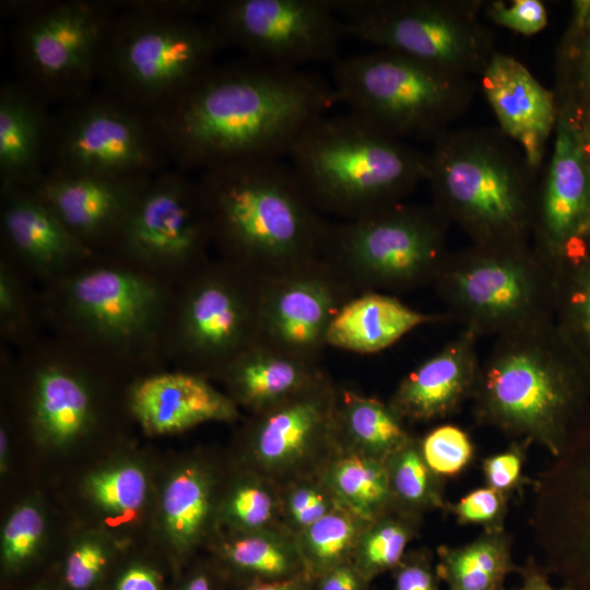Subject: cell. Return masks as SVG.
Returning <instances> with one entry per match:
<instances>
[{"mask_svg": "<svg viewBox=\"0 0 590 590\" xmlns=\"http://www.w3.org/2000/svg\"><path fill=\"white\" fill-rule=\"evenodd\" d=\"M337 104L331 84L302 69L250 58L213 66L151 114L172 166L191 174L287 157L299 137Z\"/></svg>", "mask_w": 590, "mask_h": 590, "instance_id": "obj_1", "label": "cell"}, {"mask_svg": "<svg viewBox=\"0 0 590 590\" xmlns=\"http://www.w3.org/2000/svg\"><path fill=\"white\" fill-rule=\"evenodd\" d=\"M174 290L107 252L39 286L47 332L131 378L165 369Z\"/></svg>", "mask_w": 590, "mask_h": 590, "instance_id": "obj_2", "label": "cell"}, {"mask_svg": "<svg viewBox=\"0 0 590 590\" xmlns=\"http://www.w3.org/2000/svg\"><path fill=\"white\" fill-rule=\"evenodd\" d=\"M197 181L216 257L260 279L321 258L330 222L283 158L212 167Z\"/></svg>", "mask_w": 590, "mask_h": 590, "instance_id": "obj_3", "label": "cell"}, {"mask_svg": "<svg viewBox=\"0 0 590 590\" xmlns=\"http://www.w3.org/2000/svg\"><path fill=\"white\" fill-rule=\"evenodd\" d=\"M471 400L479 424L556 458L590 403V371L548 320L495 339Z\"/></svg>", "mask_w": 590, "mask_h": 590, "instance_id": "obj_4", "label": "cell"}, {"mask_svg": "<svg viewBox=\"0 0 590 590\" xmlns=\"http://www.w3.org/2000/svg\"><path fill=\"white\" fill-rule=\"evenodd\" d=\"M287 158L314 206L339 221L404 202L427 176V153L347 110L316 120Z\"/></svg>", "mask_w": 590, "mask_h": 590, "instance_id": "obj_5", "label": "cell"}, {"mask_svg": "<svg viewBox=\"0 0 590 590\" xmlns=\"http://www.w3.org/2000/svg\"><path fill=\"white\" fill-rule=\"evenodd\" d=\"M538 178L499 128H450L427 153L432 204L471 244L529 243Z\"/></svg>", "mask_w": 590, "mask_h": 590, "instance_id": "obj_6", "label": "cell"}, {"mask_svg": "<svg viewBox=\"0 0 590 590\" xmlns=\"http://www.w3.org/2000/svg\"><path fill=\"white\" fill-rule=\"evenodd\" d=\"M211 5L205 0L117 4L99 64L104 88L150 114L174 102L226 47L213 23L199 17Z\"/></svg>", "mask_w": 590, "mask_h": 590, "instance_id": "obj_7", "label": "cell"}, {"mask_svg": "<svg viewBox=\"0 0 590 590\" xmlns=\"http://www.w3.org/2000/svg\"><path fill=\"white\" fill-rule=\"evenodd\" d=\"M331 87L337 104L389 134L433 141L471 106L472 78L376 48L338 57Z\"/></svg>", "mask_w": 590, "mask_h": 590, "instance_id": "obj_8", "label": "cell"}, {"mask_svg": "<svg viewBox=\"0 0 590 590\" xmlns=\"http://www.w3.org/2000/svg\"><path fill=\"white\" fill-rule=\"evenodd\" d=\"M433 285L451 320L477 338L554 320L552 264L529 243L450 251Z\"/></svg>", "mask_w": 590, "mask_h": 590, "instance_id": "obj_9", "label": "cell"}, {"mask_svg": "<svg viewBox=\"0 0 590 590\" xmlns=\"http://www.w3.org/2000/svg\"><path fill=\"white\" fill-rule=\"evenodd\" d=\"M448 220L433 204L401 202L328 228L321 258L357 293L433 285L450 250Z\"/></svg>", "mask_w": 590, "mask_h": 590, "instance_id": "obj_10", "label": "cell"}, {"mask_svg": "<svg viewBox=\"0 0 590 590\" xmlns=\"http://www.w3.org/2000/svg\"><path fill=\"white\" fill-rule=\"evenodd\" d=\"M4 4L14 17L11 43L20 82L47 105H64L91 93L116 4L92 0Z\"/></svg>", "mask_w": 590, "mask_h": 590, "instance_id": "obj_11", "label": "cell"}, {"mask_svg": "<svg viewBox=\"0 0 590 590\" xmlns=\"http://www.w3.org/2000/svg\"><path fill=\"white\" fill-rule=\"evenodd\" d=\"M261 279L219 257L175 285L164 358L172 368L216 380L257 343Z\"/></svg>", "mask_w": 590, "mask_h": 590, "instance_id": "obj_12", "label": "cell"}, {"mask_svg": "<svg viewBox=\"0 0 590 590\" xmlns=\"http://www.w3.org/2000/svg\"><path fill=\"white\" fill-rule=\"evenodd\" d=\"M0 359L19 386L30 434L52 449L93 433L104 415L107 386L127 376L49 332L15 351L0 344Z\"/></svg>", "mask_w": 590, "mask_h": 590, "instance_id": "obj_13", "label": "cell"}, {"mask_svg": "<svg viewBox=\"0 0 590 590\" xmlns=\"http://www.w3.org/2000/svg\"><path fill=\"white\" fill-rule=\"evenodd\" d=\"M346 33L436 68L479 76L497 51L481 0L330 1Z\"/></svg>", "mask_w": 590, "mask_h": 590, "instance_id": "obj_14", "label": "cell"}, {"mask_svg": "<svg viewBox=\"0 0 590 590\" xmlns=\"http://www.w3.org/2000/svg\"><path fill=\"white\" fill-rule=\"evenodd\" d=\"M170 162L153 117L103 88L52 114L47 172L154 176Z\"/></svg>", "mask_w": 590, "mask_h": 590, "instance_id": "obj_15", "label": "cell"}, {"mask_svg": "<svg viewBox=\"0 0 590 590\" xmlns=\"http://www.w3.org/2000/svg\"><path fill=\"white\" fill-rule=\"evenodd\" d=\"M212 249L197 178L172 166L150 179L106 252L177 285L212 259Z\"/></svg>", "mask_w": 590, "mask_h": 590, "instance_id": "obj_16", "label": "cell"}, {"mask_svg": "<svg viewBox=\"0 0 590 590\" xmlns=\"http://www.w3.org/2000/svg\"><path fill=\"white\" fill-rule=\"evenodd\" d=\"M337 384L326 371L292 397L250 413L239 435V467L279 487L318 475L340 450Z\"/></svg>", "mask_w": 590, "mask_h": 590, "instance_id": "obj_17", "label": "cell"}, {"mask_svg": "<svg viewBox=\"0 0 590 590\" xmlns=\"http://www.w3.org/2000/svg\"><path fill=\"white\" fill-rule=\"evenodd\" d=\"M209 20L225 46L239 48L247 58L292 69L335 60L347 35L343 19L324 0L215 1Z\"/></svg>", "mask_w": 590, "mask_h": 590, "instance_id": "obj_18", "label": "cell"}, {"mask_svg": "<svg viewBox=\"0 0 590 590\" xmlns=\"http://www.w3.org/2000/svg\"><path fill=\"white\" fill-rule=\"evenodd\" d=\"M533 485L530 524L543 566L573 590H590V404Z\"/></svg>", "mask_w": 590, "mask_h": 590, "instance_id": "obj_19", "label": "cell"}, {"mask_svg": "<svg viewBox=\"0 0 590 590\" xmlns=\"http://www.w3.org/2000/svg\"><path fill=\"white\" fill-rule=\"evenodd\" d=\"M356 295L322 258L261 279L257 342L320 363L333 319Z\"/></svg>", "mask_w": 590, "mask_h": 590, "instance_id": "obj_20", "label": "cell"}, {"mask_svg": "<svg viewBox=\"0 0 590 590\" xmlns=\"http://www.w3.org/2000/svg\"><path fill=\"white\" fill-rule=\"evenodd\" d=\"M590 196V155L573 110L557 103L546 170L538 180L533 247L552 263L578 236Z\"/></svg>", "mask_w": 590, "mask_h": 590, "instance_id": "obj_21", "label": "cell"}, {"mask_svg": "<svg viewBox=\"0 0 590 590\" xmlns=\"http://www.w3.org/2000/svg\"><path fill=\"white\" fill-rule=\"evenodd\" d=\"M3 255L38 286L76 269L97 251L79 240L32 190L0 187Z\"/></svg>", "mask_w": 590, "mask_h": 590, "instance_id": "obj_22", "label": "cell"}, {"mask_svg": "<svg viewBox=\"0 0 590 590\" xmlns=\"http://www.w3.org/2000/svg\"><path fill=\"white\" fill-rule=\"evenodd\" d=\"M152 177L48 172L31 189L79 240L106 252Z\"/></svg>", "mask_w": 590, "mask_h": 590, "instance_id": "obj_23", "label": "cell"}, {"mask_svg": "<svg viewBox=\"0 0 590 590\" xmlns=\"http://www.w3.org/2000/svg\"><path fill=\"white\" fill-rule=\"evenodd\" d=\"M127 408L151 436L178 434L209 422L233 423L240 416L236 403L210 379L174 368L132 378Z\"/></svg>", "mask_w": 590, "mask_h": 590, "instance_id": "obj_24", "label": "cell"}, {"mask_svg": "<svg viewBox=\"0 0 590 590\" xmlns=\"http://www.w3.org/2000/svg\"><path fill=\"white\" fill-rule=\"evenodd\" d=\"M477 78L498 128L521 150L530 169L540 177L557 121L555 93L519 60L498 50Z\"/></svg>", "mask_w": 590, "mask_h": 590, "instance_id": "obj_25", "label": "cell"}, {"mask_svg": "<svg viewBox=\"0 0 590 590\" xmlns=\"http://www.w3.org/2000/svg\"><path fill=\"white\" fill-rule=\"evenodd\" d=\"M480 338L462 331L438 352L408 373L388 400L404 421L426 423L452 415L475 388L480 368Z\"/></svg>", "mask_w": 590, "mask_h": 590, "instance_id": "obj_26", "label": "cell"}, {"mask_svg": "<svg viewBox=\"0 0 590 590\" xmlns=\"http://www.w3.org/2000/svg\"><path fill=\"white\" fill-rule=\"evenodd\" d=\"M223 482L201 458L180 462L165 481L160 521L175 573L217 532V507Z\"/></svg>", "mask_w": 590, "mask_h": 590, "instance_id": "obj_27", "label": "cell"}, {"mask_svg": "<svg viewBox=\"0 0 590 590\" xmlns=\"http://www.w3.org/2000/svg\"><path fill=\"white\" fill-rule=\"evenodd\" d=\"M52 114L20 81L0 90V187L33 188L46 174Z\"/></svg>", "mask_w": 590, "mask_h": 590, "instance_id": "obj_28", "label": "cell"}, {"mask_svg": "<svg viewBox=\"0 0 590 590\" xmlns=\"http://www.w3.org/2000/svg\"><path fill=\"white\" fill-rule=\"evenodd\" d=\"M324 373L320 363L257 342L236 356L216 380L238 408L255 413L292 397Z\"/></svg>", "mask_w": 590, "mask_h": 590, "instance_id": "obj_29", "label": "cell"}, {"mask_svg": "<svg viewBox=\"0 0 590 590\" xmlns=\"http://www.w3.org/2000/svg\"><path fill=\"white\" fill-rule=\"evenodd\" d=\"M451 320L448 314H426L392 294L365 292L350 299L333 319L328 346L369 354L382 351L417 327Z\"/></svg>", "mask_w": 590, "mask_h": 590, "instance_id": "obj_30", "label": "cell"}, {"mask_svg": "<svg viewBox=\"0 0 590 590\" xmlns=\"http://www.w3.org/2000/svg\"><path fill=\"white\" fill-rule=\"evenodd\" d=\"M214 541L212 551L216 565L227 578L238 582L281 581L306 576L296 535L285 528L219 533Z\"/></svg>", "mask_w": 590, "mask_h": 590, "instance_id": "obj_31", "label": "cell"}, {"mask_svg": "<svg viewBox=\"0 0 590 590\" xmlns=\"http://www.w3.org/2000/svg\"><path fill=\"white\" fill-rule=\"evenodd\" d=\"M335 428L341 449L385 462L412 439L388 401L337 385Z\"/></svg>", "mask_w": 590, "mask_h": 590, "instance_id": "obj_32", "label": "cell"}, {"mask_svg": "<svg viewBox=\"0 0 590 590\" xmlns=\"http://www.w3.org/2000/svg\"><path fill=\"white\" fill-rule=\"evenodd\" d=\"M551 264L554 322L590 371V235L571 239Z\"/></svg>", "mask_w": 590, "mask_h": 590, "instance_id": "obj_33", "label": "cell"}, {"mask_svg": "<svg viewBox=\"0 0 590 590\" xmlns=\"http://www.w3.org/2000/svg\"><path fill=\"white\" fill-rule=\"evenodd\" d=\"M436 553L437 574L449 590H504L507 576L518 567L505 529L483 531L462 545H440Z\"/></svg>", "mask_w": 590, "mask_h": 590, "instance_id": "obj_34", "label": "cell"}, {"mask_svg": "<svg viewBox=\"0 0 590 590\" xmlns=\"http://www.w3.org/2000/svg\"><path fill=\"white\" fill-rule=\"evenodd\" d=\"M321 476L338 505L367 522L394 509L380 460L340 448Z\"/></svg>", "mask_w": 590, "mask_h": 590, "instance_id": "obj_35", "label": "cell"}, {"mask_svg": "<svg viewBox=\"0 0 590 590\" xmlns=\"http://www.w3.org/2000/svg\"><path fill=\"white\" fill-rule=\"evenodd\" d=\"M275 528H285L282 522L280 487L261 475L239 467L234 476L226 483L223 482L217 507L216 534L246 533Z\"/></svg>", "mask_w": 590, "mask_h": 590, "instance_id": "obj_36", "label": "cell"}, {"mask_svg": "<svg viewBox=\"0 0 590 590\" xmlns=\"http://www.w3.org/2000/svg\"><path fill=\"white\" fill-rule=\"evenodd\" d=\"M385 467L396 510L422 519L429 511H445L448 502L444 479L426 463L420 438L413 436L385 461Z\"/></svg>", "mask_w": 590, "mask_h": 590, "instance_id": "obj_37", "label": "cell"}, {"mask_svg": "<svg viewBox=\"0 0 590 590\" xmlns=\"http://www.w3.org/2000/svg\"><path fill=\"white\" fill-rule=\"evenodd\" d=\"M39 286L17 266L0 255V341L13 351L45 332Z\"/></svg>", "mask_w": 590, "mask_h": 590, "instance_id": "obj_38", "label": "cell"}, {"mask_svg": "<svg viewBox=\"0 0 590 590\" xmlns=\"http://www.w3.org/2000/svg\"><path fill=\"white\" fill-rule=\"evenodd\" d=\"M368 522L338 507L296 535L307 578L353 559Z\"/></svg>", "mask_w": 590, "mask_h": 590, "instance_id": "obj_39", "label": "cell"}, {"mask_svg": "<svg viewBox=\"0 0 590 590\" xmlns=\"http://www.w3.org/2000/svg\"><path fill=\"white\" fill-rule=\"evenodd\" d=\"M423 519L392 509L364 528L353 562L370 582L392 571L418 534Z\"/></svg>", "mask_w": 590, "mask_h": 590, "instance_id": "obj_40", "label": "cell"}, {"mask_svg": "<svg viewBox=\"0 0 590 590\" xmlns=\"http://www.w3.org/2000/svg\"><path fill=\"white\" fill-rule=\"evenodd\" d=\"M84 487L99 511L114 520L129 521L146 502L149 481L140 464L125 460L92 472Z\"/></svg>", "mask_w": 590, "mask_h": 590, "instance_id": "obj_41", "label": "cell"}, {"mask_svg": "<svg viewBox=\"0 0 590 590\" xmlns=\"http://www.w3.org/2000/svg\"><path fill=\"white\" fill-rule=\"evenodd\" d=\"M556 60V101L568 106L585 128L590 125V23L568 24Z\"/></svg>", "mask_w": 590, "mask_h": 590, "instance_id": "obj_42", "label": "cell"}, {"mask_svg": "<svg viewBox=\"0 0 590 590\" xmlns=\"http://www.w3.org/2000/svg\"><path fill=\"white\" fill-rule=\"evenodd\" d=\"M44 534L45 517L38 505L24 502L15 507L1 531L2 575L15 577L30 568L39 554Z\"/></svg>", "mask_w": 590, "mask_h": 590, "instance_id": "obj_43", "label": "cell"}, {"mask_svg": "<svg viewBox=\"0 0 590 590\" xmlns=\"http://www.w3.org/2000/svg\"><path fill=\"white\" fill-rule=\"evenodd\" d=\"M280 492L282 522L294 535L340 507L321 473L290 482Z\"/></svg>", "mask_w": 590, "mask_h": 590, "instance_id": "obj_44", "label": "cell"}, {"mask_svg": "<svg viewBox=\"0 0 590 590\" xmlns=\"http://www.w3.org/2000/svg\"><path fill=\"white\" fill-rule=\"evenodd\" d=\"M114 568L113 548L97 536H86L68 551L60 568V590H102Z\"/></svg>", "mask_w": 590, "mask_h": 590, "instance_id": "obj_45", "label": "cell"}, {"mask_svg": "<svg viewBox=\"0 0 590 590\" xmlns=\"http://www.w3.org/2000/svg\"><path fill=\"white\" fill-rule=\"evenodd\" d=\"M420 447L428 467L444 480L461 474L475 457L470 435L453 424L430 429L420 438Z\"/></svg>", "mask_w": 590, "mask_h": 590, "instance_id": "obj_46", "label": "cell"}, {"mask_svg": "<svg viewBox=\"0 0 590 590\" xmlns=\"http://www.w3.org/2000/svg\"><path fill=\"white\" fill-rule=\"evenodd\" d=\"M510 500L503 493L484 485L471 489L456 503L448 502L444 512L452 515L459 524L499 531L505 529Z\"/></svg>", "mask_w": 590, "mask_h": 590, "instance_id": "obj_47", "label": "cell"}, {"mask_svg": "<svg viewBox=\"0 0 590 590\" xmlns=\"http://www.w3.org/2000/svg\"><path fill=\"white\" fill-rule=\"evenodd\" d=\"M531 442L514 439L510 445L482 460V474L485 485L503 493L510 499L522 497L528 484H533L524 475V464Z\"/></svg>", "mask_w": 590, "mask_h": 590, "instance_id": "obj_48", "label": "cell"}, {"mask_svg": "<svg viewBox=\"0 0 590 590\" xmlns=\"http://www.w3.org/2000/svg\"><path fill=\"white\" fill-rule=\"evenodd\" d=\"M483 12L496 25L527 36L547 24V11L540 0L485 1Z\"/></svg>", "mask_w": 590, "mask_h": 590, "instance_id": "obj_49", "label": "cell"}, {"mask_svg": "<svg viewBox=\"0 0 590 590\" xmlns=\"http://www.w3.org/2000/svg\"><path fill=\"white\" fill-rule=\"evenodd\" d=\"M427 547L406 551L391 571L392 590H439L440 578Z\"/></svg>", "mask_w": 590, "mask_h": 590, "instance_id": "obj_50", "label": "cell"}, {"mask_svg": "<svg viewBox=\"0 0 590 590\" xmlns=\"http://www.w3.org/2000/svg\"><path fill=\"white\" fill-rule=\"evenodd\" d=\"M102 590H166L165 573L151 562L133 559L113 568Z\"/></svg>", "mask_w": 590, "mask_h": 590, "instance_id": "obj_51", "label": "cell"}, {"mask_svg": "<svg viewBox=\"0 0 590 590\" xmlns=\"http://www.w3.org/2000/svg\"><path fill=\"white\" fill-rule=\"evenodd\" d=\"M370 583L352 559L311 579L314 590H368Z\"/></svg>", "mask_w": 590, "mask_h": 590, "instance_id": "obj_52", "label": "cell"}, {"mask_svg": "<svg viewBox=\"0 0 590 590\" xmlns=\"http://www.w3.org/2000/svg\"><path fill=\"white\" fill-rule=\"evenodd\" d=\"M226 579L217 565H198L178 579L172 590H220L222 581Z\"/></svg>", "mask_w": 590, "mask_h": 590, "instance_id": "obj_53", "label": "cell"}, {"mask_svg": "<svg viewBox=\"0 0 590 590\" xmlns=\"http://www.w3.org/2000/svg\"><path fill=\"white\" fill-rule=\"evenodd\" d=\"M517 573L521 577V583L512 590H573L565 585L560 588L553 587L548 581V571L533 556H530L524 565L518 566Z\"/></svg>", "mask_w": 590, "mask_h": 590, "instance_id": "obj_54", "label": "cell"}, {"mask_svg": "<svg viewBox=\"0 0 590 590\" xmlns=\"http://www.w3.org/2000/svg\"><path fill=\"white\" fill-rule=\"evenodd\" d=\"M237 590H314L311 580L306 576L281 581L239 582Z\"/></svg>", "mask_w": 590, "mask_h": 590, "instance_id": "obj_55", "label": "cell"}, {"mask_svg": "<svg viewBox=\"0 0 590 590\" xmlns=\"http://www.w3.org/2000/svg\"><path fill=\"white\" fill-rule=\"evenodd\" d=\"M10 446V430L7 420L1 424L0 428V469L1 472L7 471L8 465V451Z\"/></svg>", "mask_w": 590, "mask_h": 590, "instance_id": "obj_56", "label": "cell"}, {"mask_svg": "<svg viewBox=\"0 0 590 590\" xmlns=\"http://www.w3.org/2000/svg\"><path fill=\"white\" fill-rule=\"evenodd\" d=\"M585 235H590V196H589L585 220H583V223H582V226L580 228L578 236H585Z\"/></svg>", "mask_w": 590, "mask_h": 590, "instance_id": "obj_57", "label": "cell"}, {"mask_svg": "<svg viewBox=\"0 0 590 590\" xmlns=\"http://www.w3.org/2000/svg\"><path fill=\"white\" fill-rule=\"evenodd\" d=\"M581 129H582L585 142H586V146L590 155V125Z\"/></svg>", "mask_w": 590, "mask_h": 590, "instance_id": "obj_58", "label": "cell"}, {"mask_svg": "<svg viewBox=\"0 0 590 590\" xmlns=\"http://www.w3.org/2000/svg\"><path fill=\"white\" fill-rule=\"evenodd\" d=\"M27 590H60V589L58 587L42 583V585L35 586V587H33L31 589H27Z\"/></svg>", "mask_w": 590, "mask_h": 590, "instance_id": "obj_59", "label": "cell"}]
</instances>
